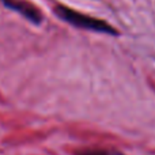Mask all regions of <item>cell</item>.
Instances as JSON below:
<instances>
[{
	"label": "cell",
	"instance_id": "obj_1",
	"mask_svg": "<svg viewBox=\"0 0 155 155\" xmlns=\"http://www.w3.org/2000/svg\"><path fill=\"white\" fill-rule=\"evenodd\" d=\"M54 12L57 14V16L60 19L78 27V29H84V30H90V31L104 33V34H110V35L118 34L117 30L107 22L98 18H93V16L86 15V14H82L79 11H75L72 8L67 7V5H61V4L56 5Z\"/></svg>",
	"mask_w": 155,
	"mask_h": 155
},
{
	"label": "cell",
	"instance_id": "obj_2",
	"mask_svg": "<svg viewBox=\"0 0 155 155\" xmlns=\"http://www.w3.org/2000/svg\"><path fill=\"white\" fill-rule=\"evenodd\" d=\"M3 3L5 4V7L19 12L22 16H25L27 21L33 22V23L40 25L42 21V15H41L40 10L26 0H3Z\"/></svg>",
	"mask_w": 155,
	"mask_h": 155
},
{
	"label": "cell",
	"instance_id": "obj_3",
	"mask_svg": "<svg viewBox=\"0 0 155 155\" xmlns=\"http://www.w3.org/2000/svg\"><path fill=\"white\" fill-rule=\"evenodd\" d=\"M75 155H125L116 148H83L78 150Z\"/></svg>",
	"mask_w": 155,
	"mask_h": 155
}]
</instances>
